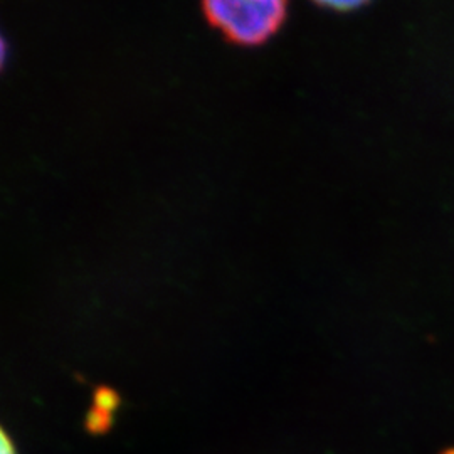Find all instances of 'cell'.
<instances>
[{
  "mask_svg": "<svg viewBox=\"0 0 454 454\" xmlns=\"http://www.w3.org/2000/svg\"><path fill=\"white\" fill-rule=\"evenodd\" d=\"M114 426V414L112 412H106V411H101L98 407H91L86 414V419H84V427L90 434H105L112 429Z\"/></svg>",
  "mask_w": 454,
  "mask_h": 454,
  "instance_id": "obj_2",
  "label": "cell"
},
{
  "mask_svg": "<svg viewBox=\"0 0 454 454\" xmlns=\"http://www.w3.org/2000/svg\"><path fill=\"white\" fill-rule=\"evenodd\" d=\"M0 54H2V63H5V58H7V41H5V37H2L0 39Z\"/></svg>",
  "mask_w": 454,
  "mask_h": 454,
  "instance_id": "obj_6",
  "label": "cell"
},
{
  "mask_svg": "<svg viewBox=\"0 0 454 454\" xmlns=\"http://www.w3.org/2000/svg\"><path fill=\"white\" fill-rule=\"evenodd\" d=\"M317 5L320 7H328V9H335V11H352L362 7V2H317Z\"/></svg>",
  "mask_w": 454,
  "mask_h": 454,
  "instance_id": "obj_4",
  "label": "cell"
},
{
  "mask_svg": "<svg viewBox=\"0 0 454 454\" xmlns=\"http://www.w3.org/2000/svg\"><path fill=\"white\" fill-rule=\"evenodd\" d=\"M286 2L281 0H206L204 16L219 27L229 41L260 44L276 33L286 17Z\"/></svg>",
  "mask_w": 454,
  "mask_h": 454,
  "instance_id": "obj_1",
  "label": "cell"
},
{
  "mask_svg": "<svg viewBox=\"0 0 454 454\" xmlns=\"http://www.w3.org/2000/svg\"><path fill=\"white\" fill-rule=\"evenodd\" d=\"M120 395L116 390L112 387H106V386H99L93 392V407H98L101 411H106V412H112L120 406Z\"/></svg>",
  "mask_w": 454,
  "mask_h": 454,
  "instance_id": "obj_3",
  "label": "cell"
},
{
  "mask_svg": "<svg viewBox=\"0 0 454 454\" xmlns=\"http://www.w3.org/2000/svg\"><path fill=\"white\" fill-rule=\"evenodd\" d=\"M442 454H454V448H451V450H448V451H444Z\"/></svg>",
  "mask_w": 454,
  "mask_h": 454,
  "instance_id": "obj_7",
  "label": "cell"
},
{
  "mask_svg": "<svg viewBox=\"0 0 454 454\" xmlns=\"http://www.w3.org/2000/svg\"><path fill=\"white\" fill-rule=\"evenodd\" d=\"M2 454H17L16 446L5 429H2Z\"/></svg>",
  "mask_w": 454,
  "mask_h": 454,
  "instance_id": "obj_5",
  "label": "cell"
}]
</instances>
